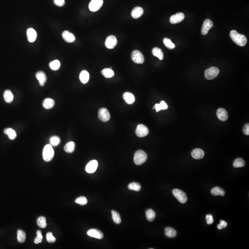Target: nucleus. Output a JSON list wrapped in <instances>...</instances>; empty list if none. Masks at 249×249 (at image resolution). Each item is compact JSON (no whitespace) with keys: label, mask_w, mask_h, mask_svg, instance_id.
Segmentation results:
<instances>
[{"label":"nucleus","mask_w":249,"mask_h":249,"mask_svg":"<svg viewBox=\"0 0 249 249\" xmlns=\"http://www.w3.org/2000/svg\"><path fill=\"white\" fill-rule=\"evenodd\" d=\"M36 77L40 85L41 86H44L47 80V78L45 73L43 71L38 72L36 73Z\"/></svg>","instance_id":"obj_16"},{"label":"nucleus","mask_w":249,"mask_h":249,"mask_svg":"<svg viewBox=\"0 0 249 249\" xmlns=\"http://www.w3.org/2000/svg\"><path fill=\"white\" fill-rule=\"evenodd\" d=\"M103 0H91L89 4V9L91 12H97L103 6Z\"/></svg>","instance_id":"obj_7"},{"label":"nucleus","mask_w":249,"mask_h":249,"mask_svg":"<svg viewBox=\"0 0 249 249\" xmlns=\"http://www.w3.org/2000/svg\"><path fill=\"white\" fill-rule=\"evenodd\" d=\"M17 239L20 243H23L26 239V234L24 231L19 230L17 232Z\"/></svg>","instance_id":"obj_33"},{"label":"nucleus","mask_w":249,"mask_h":249,"mask_svg":"<svg viewBox=\"0 0 249 249\" xmlns=\"http://www.w3.org/2000/svg\"><path fill=\"white\" fill-rule=\"evenodd\" d=\"M90 78L89 72L86 70H83L80 72L79 79L83 84H86L88 82Z\"/></svg>","instance_id":"obj_25"},{"label":"nucleus","mask_w":249,"mask_h":249,"mask_svg":"<svg viewBox=\"0 0 249 249\" xmlns=\"http://www.w3.org/2000/svg\"><path fill=\"white\" fill-rule=\"evenodd\" d=\"M37 224L38 226L40 228H45L46 227L47 223L45 217H40L38 218L37 220Z\"/></svg>","instance_id":"obj_38"},{"label":"nucleus","mask_w":249,"mask_h":249,"mask_svg":"<svg viewBox=\"0 0 249 249\" xmlns=\"http://www.w3.org/2000/svg\"><path fill=\"white\" fill-rule=\"evenodd\" d=\"M4 134L8 135L10 140H14L17 137V134L15 130L11 128H6L4 131Z\"/></svg>","instance_id":"obj_27"},{"label":"nucleus","mask_w":249,"mask_h":249,"mask_svg":"<svg viewBox=\"0 0 249 249\" xmlns=\"http://www.w3.org/2000/svg\"><path fill=\"white\" fill-rule=\"evenodd\" d=\"M3 97L7 103H11L14 100V95L10 90H6L3 94Z\"/></svg>","instance_id":"obj_26"},{"label":"nucleus","mask_w":249,"mask_h":249,"mask_svg":"<svg viewBox=\"0 0 249 249\" xmlns=\"http://www.w3.org/2000/svg\"><path fill=\"white\" fill-rule=\"evenodd\" d=\"M117 44V40L115 36L111 35L109 36L105 41V45L109 49H113Z\"/></svg>","instance_id":"obj_10"},{"label":"nucleus","mask_w":249,"mask_h":249,"mask_svg":"<svg viewBox=\"0 0 249 249\" xmlns=\"http://www.w3.org/2000/svg\"><path fill=\"white\" fill-rule=\"evenodd\" d=\"M75 202L76 204H79L81 205H85L87 204L88 200L86 197L81 196L76 199L75 200Z\"/></svg>","instance_id":"obj_40"},{"label":"nucleus","mask_w":249,"mask_h":249,"mask_svg":"<svg viewBox=\"0 0 249 249\" xmlns=\"http://www.w3.org/2000/svg\"><path fill=\"white\" fill-rule=\"evenodd\" d=\"M243 133L246 135H249V124L248 123L246 124L243 128Z\"/></svg>","instance_id":"obj_47"},{"label":"nucleus","mask_w":249,"mask_h":249,"mask_svg":"<svg viewBox=\"0 0 249 249\" xmlns=\"http://www.w3.org/2000/svg\"><path fill=\"white\" fill-rule=\"evenodd\" d=\"M87 234L89 236L101 239L103 238V234L101 231L96 229H91L87 232Z\"/></svg>","instance_id":"obj_14"},{"label":"nucleus","mask_w":249,"mask_h":249,"mask_svg":"<svg viewBox=\"0 0 249 249\" xmlns=\"http://www.w3.org/2000/svg\"><path fill=\"white\" fill-rule=\"evenodd\" d=\"M163 43L168 48L173 50L175 47V45L171 41V40L167 38H165L163 40Z\"/></svg>","instance_id":"obj_39"},{"label":"nucleus","mask_w":249,"mask_h":249,"mask_svg":"<svg viewBox=\"0 0 249 249\" xmlns=\"http://www.w3.org/2000/svg\"><path fill=\"white\" fill-rule=\"evenodd\" d=\"M128 188L130 190H133L136 192H139L141 190V186L137 182H133L129 184Z\"/></svg>","instance_id":"obj_36"},{"label":"nucleus","mask_w":249,"mask_h":249,"mask_svg":"<svg viewBox=\"0 0 249 249\" xmlns=\"http://www.w3.org/2000/svg\"><path fill=\"white\" fill-rule=\"evenodd\" d=\"M185 19V15L182 13H178L175 15H172L170 19V22L171 24H176L181 22Z\"/></svg>","instance_id":"obj_11"},{"label":"nucleus","mask_w":249,"mask_h":249,"mask_svg":"<svg viewBox=\"0 0 249 249\" xmlns=\"http://www.w3.org/2000/svg\"><path fill=\"white\" fill-rule=\"evenodd\" d=\"M149 130L146 126L144 124H140L137 126L136 130V134L138 137H142L148 134Z\"/></svg>","instance_id":"obj_8"},{"label":"nucleus","mask_w":249,"mask_h":249,"mask_svg":"<svg viewBox=\"0 0 249 249\" xmlns=\"http://www.w3.org/2000/svg\"><path fill=\"white\" fill-rule=\"evenodd\" d=\"M211 193L213 195L215 196H224L225 194L224 190L223 188L218 186L215 187L214 188H212L211 190Z\"/></svg>","instance_id":"obj_24"},{"label":"nucleus","mask_w":249,"mask_h":249,"mask_svg":"<svg viewBox=\"0 0 249 249\" xmlns=\"http://www.w3.org/2000/svg\"><path fill=\"white\" fill-rule=\"evenodd\" d=\"M98 118L103 122H107L110 119V115L106 108H102L98 111Z\"/></svg>","instance_id":"obj_9"},{"label":"nucleus","mask_w":249,"mask_h":249,"mask_svg":"<svg viewBox=\"0 0 249 249\" xmlns=\"http://www.w3.org/2000/svg\"><path fill=\"white\" fill-rule=\"evenodd\" d=\"M60 137L58 136H54L51 137L50 140L51 145L54 146L58 145L60 143Z\"/></svg>","instance_id":"obj_41"},{"label":"nucleus","mask_w":249,"mask_h":249,"mask_svg":"<svg viewBox=\"0 0 249 249\" xmlns=\"http://www.w3.org/2000/svg\"><path fill=\"white\" fill-rule=\"evenodd\" d=\"M65 0H54V3L58 7H62L65 4Z\"/></svg>","instance_id":"obj_45"},{"label":"nucleus","mask_w":249,"mask_h":249,"mask_svg":"<svg viewBox=\"0 0 249 249\" xmlns=\"http://www.w3.org/2000/svg\"><path fill=\"white\" fill-rule=\"evenodd\" d=\"M220 70L216 67H211L207 69L205 71V77L208 80H211L216 78L219 74Z\"/></svg>","instance_id":"obj_4"},{"label":"nucleus","mask_w":249,"mask_h":249,"mask_svg":"<svg viewBox=\"0 0 249 249\" xmlns=\"http://www.w3.org/2000/svg\"><path fill=\"white\" fill-rule=\"evenodd\" d=\"M146 217L148 221L152 222L154 220L155 217V213L152 209H148L145 212Z\"/></svg>","instance_id":"obj_31"},{"label":"nucleus","mask_w":249,"mask_h":249,"mask_svg":"<svg viewBox=\"0 0 249 249\" xmlns=\"http://www.w3.org/2000/svg\"><path fill=\"white\" fill-rule=\"evenodd\" d=\"M102 74L106 78H111L115 75L114 71L111 68H104L102 71Z\"/></svg>","instance_id":"obj_30"},{"label":"nucleus","mask_w":249,"mask_h":249,"mask_svg":"<svg viewBox=\"0 0 249 249\" xmlns=\"http://www.w3.org/2000/svg\"><path fill=\"white\" fill-rule=\"evenodd\" d=\"M75 143L73 142H69L67 143L64 148L65 151L67 153H72L75 150Z\"/></svg>","instance_id":"obj_28"},{"label":"nucleus","mask_w":249,"mask_h":249,"mask_svg":"<svg viewBox=\"0 0 249 249\" xmlns=\"http://www.w3.org/2000/svg\"><path fill=\"white\" fill-rule=\"evenodd\" d=\"M227 223L224 220H220V223L217 225V228L219 229H221L223 228H225L227 226Z\"/></svg>","instance_id":"obj_46"},{"label":"nucleus","mask_w":249,"mask_h":249,"mask_svg":"<svg viewBox=\"0 0 249 249\" xmlns=\"http://www.w3.org/2000/svg\"><path fill=\"white\" fill-rule=\"evenodd\" d=\"M54 152L51 144H47L44 147L43 151V159L46 162L52 160L54 156Z\"/></svg>","instance_id":"obj_2"},{"label":"nucleus","mask_w":249,"mask_h":249,"mask_svg":"<svg viewBox=\"0 0 249 249\" xmlns=\"http://www.w3.org/2000/svg\"><path fill=\"white\" fill-rule=\"evenodd\" d=\"M168 106L167 103L164 101H161L160 103L156 104L153 109L155 108L156 112H158L161 110L166 109H168Z\"/></svg>","instance_id":"obj_35"},{"label":"nucleus","mask_w":249,"mask_h":249,"mask_svg":"<svg viewBox=\"0 0 249 249\" xmlns=\"http://www.w3.org/2000/svg\"><path fill=\"white\" fill-rule=\"evenodd\" d=\"M49 66H50V68L53 70H57L60 67V63L59 60H53L50 62Z\"/></svg>","instance_id":"obj_37"},{"label":"nucleus","mask_w":249,"mask_h":249,"mask_svg":"<svg viewBox=\"0 0 249 249\" xmlns=\"http://www.w3.org/2000/svg\"><path fill=\"white\" fill-rule=\"evenodd\" d=\"M147 155L142 150H138L136 152L134 156V161L137 165H141L146 161Z\"/></svg>","instance_id":"obj_3"},{"label":"nucleus","mask_w":249,"mask_h":249,"mask_svg":"<svg viewBox=\"0 0 249 249\" xmlns=\"http://www.w3.org/2000/svg\"><path fill=\"white\" fill-rule=\"evenodd\" d=\"M213 26V23L210 19L206 20L203 23L202 26V34L204 35H205L209 32V30Z\"/></svg>","instance_id":"obj_13"},{"label":"nucleus","mask_w":249,"mask_h":249,"mask_svg":"<svg viewBox=\"0 0 249 249\" xmlns=\"http://www.w3.org/2000/svg\"><path fill=\"white\" fill-rule=\"evenodd\" d=\"M230 36L235 44L240 46H244L247 43V39L246 37L244 35L238 33L236 31L232 30L230 32Z\"/></svg>","instance_id":"obj_1"},{"label":"nucleus","mask_w":249,"mask_h":249,"mask_svg":"<svg viewBox=\"0 0 249 249\" xmlns=\"http://www.w3.org/2000/svg\"><path fill=\"white\" fill-rule=\"evenodd\" d=\"M152 53L154 56L157 57L160 60H162L164 57V54L161 48H159L155 47L152 50Z\"/></svg>","instance_id":"obj_29"},{"label":"nucleus","mask_w":249,"mask_h":249,"mask_svg":"<svg viewBox=\"0 0 249 249\" xmlns=\"http://www.w3.org/2000/svg\"><path fill=\"white\" fill-rule=\"evenodd\" d=\"M165 234L169 238H174L177 235V232L172 227H167L165 229Z\"/></svg>","instance_id":"obj_23"},{"label":"nucleus","mask_w":249,"mask_h":249,"mask_svg":"<svg viewBox=\"0 0 249 249\" xmlns=\"http://www.w3.org/2000/svg\"><path fill=\"white\" fill-rule=\"evenodd\" d=\"M111 214H112V219L114 223L116 224H119L121 223V216L119 213L113 210L111 211Z\"/></svg>","instance_id":"obj_32"},{"label":"nucleus","mask_w":249,"mask_h":249,"mask_svg":"<svg viewBox=\"0 0 249 249\" xmlns=\"http://www.w3.org/2000/svg\"><path fill=\"white\" fill-rule=\"evenodd\" d=\"M123 97L124 101L128 104H133L135 100L134 96L130 92H127L124 93Z\"/></svg>","instance_id":"obj_20"},{"label":"nucleus","mask_w":249,"mask_h":249,"mask_svg":"<svg viewBox=\"0 0 249 249\" xmlns=\"http://www.w3.org/2000/svg\"><path fill=\"white\" fill-rule=\"evenodd\" d=\"M217 116L220 121H225L228 118V113L226 110L223 108H220L217 110Z\"/></svg>","instance_id":"obj_15"},{"label":"nucleus","mask_w":249,"mask_h":249,"mask_svg":"<svg viewBox=\"0 0 249 249\" xmlns=\"http://www.w3.org/2000/svg\"><path fill=\"white\" fill-rule=\"evenodd\" d=\"M173 194L174 196L181 204H185L188 199L186 193L180 189H174L173 190Z\"/></svg>","instance_id":"obj_5"},{"label":"nucleus","mask_w":249,"mask_h":249,"mask_svg":"<svg viewBox=\"0 0 249 249\" xmlns=\"http://www.w3.org/2000/svg\"><path fill=\"white\" fill-rule=\"evenodd\" d=\"M27 36L28 40L29 42L33 43L36 41V38H37V32L34 29L32 28H30L27 30Z\"/></svg>","instance_id":"obj_17"},{"label":"nucleus","mask_w":249,"mask_h":249,"mask_svg":"<svg viewBox=\"0 0 249 249\" xmlns=\"http://www.w3.org/2000/svg\"><path fill=\"white\" fill-rule=\"evenodd\" d=\"M131 59L137 64H143L144 61V57L140 51L137 50L134 51L131 54Z\"/></svg>","instance_id":"obj_6"},{"label":"nucleus","mask_w":249,"mask_h":249,"mask_svg":"<svg viewBox=\"0 0 249 249\" xmlns=\"http://www.w3.org/2000/svg\"><path fill=\"white\" fill-rule=\"evenodd\" d=\"M143 10L140 7H135L131 12V16L134 19H138L143 14Z\"/></svg>","instance_id":"obj_21"},{"label":"nucleus","mask_w":249,"mask_h":249,"mask_svg":"<svg viewBox=\"0 0 249 249\" xmlns=\"http://www.w3.org/2000/svg\"><path fill=\"white\" fill-rule=\"evenodd\" d=\"M192 157L195 159H200L204 156V152L203 149L200 148L195 149L192 151Z\"/></svg>","instance_id":"obj_19"},{"label":"nucleus","mask_w":249,"mask_h":249,"mask_svg":"<svg viewBox=\"0 0 249 249\" xmlns=\"http://www.w3.org/2000/svg\"><path fill=\"white\" fill-rule=\"evenodd\" d=\"M46 238L48 242L50 243H53L56 241L55 238L51 232H48L46 234Z\"/></svg>","instance_id":"obj_43"},{"label":"nucleus","mask_w":249,"mask_h":249,"mask_svg":"<svg viewBox=\"0 0 249 249\" xmlns=\"http://www.w3.org/2000/svg\"><path fill=\"white\" fill-rule=\"evenodd\" d=\"M43 235L42 234L41 231L38 230L37 232V237L35 238L34 242L35 244H38L41 243L42 240H43Z\"/></svg>","instance_id":"obj_42"},{"label":"nucleus","mask_w":249,"mask_h":249,"mask_svg":"<svg viewBox=\"0 0 249 249\" xmlns=\"http://www.w3.org/2000/svg\"><path fill=\"white\" fill-rule=\"evenodd\" d=\"M245 162L244 159L241 158H237L234 160L233 163V166L234 168L243 167L245 166Z\"/></svg>","instance_id":"obj_34"},{"label":"nucleus","mask_w":249,"mask_h":249,"mask_svg":"<svg viewBox=\"0 0 249 249\" xmlns=\"http://www.w3.org/2000/svg\"><path fill=\"white\" fill-rule=\"evenodd\" d=\"M98 167V162L96 160L90 161L86 165L85 170L87 173L91 174L94 173Z\"/></svg>","instance_id":"obj_12"},{"label":"nucleus","mask_w":249,"mask_h":249,"mask_svg":"<svg viewBox=\"0 0 249 249\" xmlns=\"http://www.w3.org/2000/svg\"><path fill=\"white\" fill-rule=\"evenodd\" d=\"M55 102L53 99L51 98H46L43 101V106L47 109H50L54 107Z\"/></svg>","instance_id":"obj_22"},{"label":"nucleus","mask_w":249,"mask_h":249,"mask_svg":"<svg viewBox=\"0 0 249 249\" xmlns=\"http://www.w3.org/2000/svg\"><path fill=\"white\" fill-rule=\"evenodd\" d=\"M62 36L63 39L67 43H72L75 40L74 34L67 31L63 32L62 33Z\"/></svg>","instance_id":"obj_18"},{"label":"nucleus","mask_w":249,"mask_h":249,"mask_svg":"<svg viewBox=\"0 0 249 249\" xmlns=\"http://www.w3.org/2000/svg\"><path fill=\"white\" fill-rule=\"evenodd\" d=\"M207 223L208 225H211L214 223V219L211 214H207L206 216Z\"/></svg>","instance_id":"obj_44"}]
</instances>
